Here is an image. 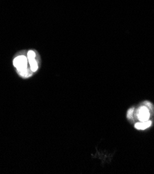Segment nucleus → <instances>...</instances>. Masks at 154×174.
Here are the masks:
<instances>
[{"mask_svg": "<svg viewBox=\"0 0 154 174\" xmlns=\"http://www.w3.org/2000/svg\"><path fill=\"white\" fill-rule=\"evenodd\" d=\"M27 59L28 63H29L31 70L33 72H36L38 68V66L36 60V54H35L33 50H30L28 51L27 54Z\"/></svg>", "mask_w": 154, "mask_h": 174, "instance_id": "nucleus-3", "label": "nucleus"}, {"mask_svg": "<svg viewBox=\"0 0 154 174\" xmlns=\"http://www.w3.org/2000/svg\"><path fill=\"white\" fill-rule=\"evenodd\" d=\"M150 112L149 110L146 106H141L137 110V118L141 122L147 121L149 120Z\"/></svg>", "mask_w": 154, "mask_h": 174, "instance_id": "nucleus-2", "label": "nucleus"}, {"mask_svg": "<svg viewBox=\"0 0 154 174\" xmlns=\"http://www.w3.org/2000/svg\"><path fill=\"white\" fill-rule=\"evenodd\" d=\"M28 59L26 56L22 55L16 57L13 60V65L18 69V72L24 77L28 76V71L27 69Z\"/></svg>", "mask_w": 154, "mask_h": 174, "instance_id": "nucleus-1", "label": "nucleus"}, {"mask_svg": "<svg viewBox=\"0 0 154 174\" xmlns=\"http://www.w3.org/2000/svg\"><path fill=\"white\" fill-rule=\"evenodd\" d=\"M151 121H147L144 122L140 121V123H137L136 125H135V127L138 130H144L151 126Z\"/></svg>", "mask_w": 154, "mask_h": 174, "instance_id": "nucleus-4", "label": "nucleus"}]
</instances>
